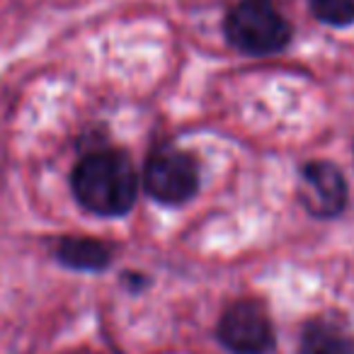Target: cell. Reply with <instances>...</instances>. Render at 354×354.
<instances>
[{
	"label": "cell",
	"instance_id": "6da1fadb",
	"mask_svg": "<svg viewBox=\"0 0 354 354\" xmlns=\"http://www.w3.org/2000/svg\"><path fill=\"white\" fill-rule=\"evenodd\" d=\"M136 170L119 151H95L73 170L75 199L102 216L127 214L136 202Z\"/></svg>",
	"mask_w": 354,
	"mask_h": 354
},
{
	"label": "cell",
	"instance_id": "7a4b0ae2",
	"mask_svg": "<svg viewBox=\"0 0 354 354\" xmlns=\"http://www.w3.org/2000/svg\"><path fill=\"white\" fill-rule=\"evenodd\" d=\"M223 32L231 46L248 56H270L291 41V25L274 0H238L228 10Z\"/></svg>",
	"mask_w": 354,
	"mask_h": 354
},
{
	"label": "cell",
	"instance_id": "3957f363",
	"mask_svg": "<svg viewBox=\"0 0 354 354\" xmlns=\"http://www.w3.org/2000/svg\"><path fill=\"white\" fill-rule=\"evenodd\" d=\"M143 185L160 204H185L197 194L199 167L189 153L160 146L148 156Z\"/></svg>",
	"mask_w": 354,
	"mask_h": 354
},
{
	"label": "cell",
	"instance_id": "277c9868",
	"mask_svg": "<svg viewBox=\"0 0 354 354\" xmlns=\"http://www.w3.org/2000/svg\"><path fill=\"white\" fill-rule=\"evenodd\" d=\"M218 339L233 354H267L274 344V333L260 304L238 301L221 315Z\"/></svg>",
	"mask_w": 354,
	"mask_h": 354
},
{
	"label": "cell",
	"instance_id": "5b68a950",
	"mask_svg": "<svg viewBox=\"0 0 354 354\" xmlns=\"http://www.w3.org/2000/svg\"><path fill=\"white\" fill-rule=\"evenodd\" d=\"M299 197L306 212L318 218H333L347 204V183L328 160H310L301 170Z\"/></svg>",
	"mask_w": 354,
	"mask_h": 354
},
{
	"label": "cell",
	"instance_id": "8992f818",
	"mask_svg": "<svg viewBox=\"0 0 354 354\" xmlns=\"http://www.w3.org/2000/svg\"><path fill=\"white\" fill-rule=\"evenodd\" d=\"M299 349L301 354H354V337L344 325L315 318L306 323Z\"/></svg>",
	"mask_w": 354,
	"mask_h": 354
},
{
	"label": "cell",
	"instance_id": "52a82bcc",
	"mask_svg": "<svg viewBox=\"0 0 354 354\" xmlns=\"http://www.w3.org/2000/svg\"><path fill=\"white\" fill-rule=\"evenodd\" d=\"M56 257L73 270H104L109 265L112 250L97 238H61Z\"/></svg>",
	"mask_w": 354,
	"mask_h": 354
},
{
	"label": "cell",
	"instance_id": "ba28073f",
	"mask_svg": "<svg viewBox=\"0 0 354 354\" xmlns=\"http://www.w3.org/2000/svg\"><path fill=\"white\" fill-rule=\"evenodd\" d=\"M308 6L325 25L347 27L354 22V0H308Z\"/></svg>",
	"mask_w": 354,
	"mask_h": 354
}]
</instances>
